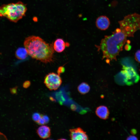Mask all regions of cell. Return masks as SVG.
I'll return each instance as SVG.
<instances>
[{"label": "cell", "mask_w": 140, "mask_h": 140, "mask_svg": "<svg viewBox=\"0 0 140 140\" xmlns=\"http://www.w3.org/2000/svg\"><path fill=\"white\" fill-rule=\"evenodd\" d=\"M127 37L125 31L119 28H117L111 35L105 36L101 40L97 47L102 52V59H105L107 63L116 60V57L122 50Z\"/></svg>", "instance_id": "1"}, {"label": "cell", "mask_w": 140, "mask_h": 140, "mask_svg": "<svg viewBox=\"0 0 140 140\" xmlns=\"http://www.w3.org/2000/svg\"><path fill=\"white\" fill-rule=\"evenodd\" d=\"M24 45L28 54L32 58L45 63L53 61V45L46 43L40 37L29 36L25 39Z\"/></svg>", "instance_id": "2"}, {"label": "cell", "mask_w": 140, "mask_h": 140, "mask_svg": "<svg viewBox=\"0 0 140 140\" xmlns=\"http://www.w3.org/2000/svg\"><path fill=\"white\" fill-rule=\"evenodd\" d=\"M27 10L26 5L21 1L4 4L0 6V17L16 23L25 16Z\"/></svg>", "instance_id": "3"}, {"label": "cell", "mask_w": 140, "mask_h": 140, "mask_svg": "<svg viewBox=\"0 0 140 140\" xmlns=\"http://www.w3.org/2000/svg\"><path fill=\"white\" fill-rule=\"evenodd\" d=\"M118 23L120 27L127 32L128 37H133L135 33L140 30V14L134 13L128 15Z\"/></svg>", "instance_id": "4"}, {"label": "cell", "mask_w": 140, "mask_h": 140, "mask_svg": "<svg viewBox=\"0 0 140 140\" xmlns=\"http://www.w3.org/2000/svg\"><path fill=\"white\" fill-rule=\"evenodd\" d=\"M122 68L125 84L130 85L138 81L140 79L139 76L133 67L123 65Z\"/></svg>", "instance_id": "5"}, {"label": "cell", "mask_w": 140, "mask_h": 140, "mask_svg": "<svg viewBox=\"0 0 140 140\" xmlns=\"http://www.w3.org/2000/svg\"><path fill=\"white\" fill-rule=\"evenodd\" d=\"M62 80L60 75L53 72L48 73L45 76L44 83L50 90H55L61 85Z\"/></svg>", "instance_id": "6"}, {"label": "cell", "mask_w": 140, "mask_h": 140, "mask_svg": "<svg viewBox=\"0 0 140 140\" xmlns=\"http://www.w3.org/2000/svg\"><path fill=\"white\" fill-rule=\"evenodd\" d=\"M70 136L72 140H87L88 139V136L82 128H77L69 130Z\"/></svg>", "instance_id": "7"}, {"label": "cell", "mask_w": 140, "mask_h": 140, "mask_svg": "<svg viewBox=\"0 0 140 140\" xmlns=\"http://www.w3.org/2000/svg\"><path fill=\"white\" fill-rule=\"evenodd\" d=\"M96 24L99 29L104 30H107L109 27L110 21L108 18L105 16H100L97 19Z\"/></svg>", "instance_id": "8"}, {"label": "cell", "mask_w": 140, "mask_h": 140, "mask_svg": "<svg viewBox=\"0 0 140 140\" xmlns=\"http://www.w3.org/2000/svg\"><path fill=\"white\" fill-rule=\"evenodd\" d=\"M96 115L100 118L106 120L109 115V111L107 107L104 106H100L97 107L95 110Z\"/></svg>", "instance_id": "9"}, {"label": "cell", "mask_w": 140, "mask_h": 140, "mask_svg": "<svg viewBox=\"0 0 140 140\" xmlns=\"http://www.w3.org/2000/svg\"><path fill=\"white\" fill-rule=\"evenodd\" d=\"M37 133L41 138L45 139L50 137L51 135V130L48 126L42 125L37 129Z\"/></svg>", "instance_id": "10"}, {"label": "cell", "mask_w": 140, "mask_h": 140, "mask_svg": "<svg viewBox=\"0 0 140 140\" xmlns=\"http://www.w3.org/2000/svg\"><path fill=\"white\" fill-rule=\"evenodd\" d=\"M53 45L54 50L58 53H60L63 51L66 46V43L61 38L56 39Z\"/></svg>", "instance_id": "11"}, {"label": "cell", "mask_w": 140, "mask_h": 140, "mask_svg": "<svg viewBox=\"0 0 140 140\" xmlns=\"http://www.w3.org/2000/svg\"><path fill=\"white\" fill-rule=\"evenodd\" d=\"M28 55L25 48L20 47L18 48L15 52L16 57L18 59L23 60L25 59Z\"/></svg>", "instance_id": "12"}, {"label": "cell", "mask_w": 140, "mask_h": 140, "mask_svg": "<svg viewBox=\"0 0 140 140\" xmlns=\"http://www.w3.org/2000/svg\"><path fill=\"white\" fill-rule=\"evenodd\" d=\"M90 87L87 83L83 82L80 83L78 87L79 92L82 94H85L89 92Z\"/></svg>", "instance_id": "13"}, {"label": "cell", "mask_w": 140, "mask_h": 140, "mask_svg": "<svg viewBox=\"0 0 140 140\" xmlns=\"http://www.w3.org/2000/svg\"><path fill=\"white\" fill-rule=\"evenodd\" d=\"M124 77V74L122 71L117 74L115 76V80L118 84L121 85L125 84Z\"/></svg>", "instance_id": "14"}, {"label": "cell", "mask_w": 140, "mask_h": 140, "mask_svg": "<svg viewBox=\"0 0 140 140\" xmlns=\"http://www.w3.org/2000/svg\"><path fill=\"white\" fill-rule=\"evenodd\" d=\"M41 116L39 114L35 113L33 115L32 118L34 121L37 122L41 118Z\"/></svg>", "instance_id": "15"}, {"label": "cell", "mask_w": 140, "mask_h": 140, "mask_svg": "<svg viewBox=\"0 0 140 140\" xmlns=\"http://www.w3.org/2000/svg\"><path fill=\"white\" fill-rule=\"evenodd\" d=\"M135 56L136 61L140 63V50H138L136 52Z\"/></svg>", "instance_id": "16"}, {"label": "cell", "mask_w": 140, "mask_h": 140, "mask_svg": "<svg viewBox=\"0 0 140 140\" xmlns=\"http://www.w3.org/2000/svg\"><path fill=\"white\" fill-rule=\"evenodd\" d=\"M65 71V69L63 66H60L58 68L57 72L58 74L60 75V74L63 73Z\"/></svg>", "instance_id": "17"}, {"label": "cell", "mask_w": 140, "mask_h": 140, "mask_svg": "<svg viewBox=\"0 0 140 140\" xmlns=\"http://www.w3.org/2000/svg\"><path fill=\"white\" fill-rule=\"evenodd\" d=\"M30 82L29 81H27L24 83L23 86L24 88H26L30 86Z\"/></svg>", "instance_id": "18"}, {"label": "cell", "mask_w": 140, "mask_h": 140, "mask_svg": "<svg viewBox=\"0 0 140 140\" xmlns=\"http://www.w3.org/2000/svg\"><path fill=\"white\" fill-rule=\"evenodd\" d=\"M37 122L39 124H43L45 123V122L43 119V118L41 117V118L38 120Z\"/></svg>", "instance_id": "19"}, {"label": "cell", "mask_w": 140, "mask_h": 140, "mask_svg": "<svg viewBox=\"0 0 140 140\" xmlns=\"http://www.w3.org/2000/svg\"><path fill=\"white\" fill-rule=\"evenodd\" d=\"M137 137L134 136H130L128 137L127 138V140H137Z\"/></svg>", "instance_id": "20"}, {"label": "cell", "mask_w": 140, "mask_h": 140, "mask_svg": "<svg viewBox=\"0 0 140 140\" xmlns=\"http://www.w3.org/2000/svg\"><path fill=\"white\" fill-rule=\"evenodd\" d=\"M42 118L44 119L45 123H47L49 121V118L47 116L44 115L43 116H41Z\"/></svg>", "instance_id": "21"}, {"label": "cell", "mask_w": 140, "mask_h": 140, "mask_svg": "<svg viewBox=\"0 0 140 140\" xmlns=\"http://www.w3.org/2000/svg\"><path fill=\"white\" fill-rule=\"evenodd\" d=\"M7 139L6 137L3 134L0 132V139Z\"/></svg>", "instance_id": "22"}, {"label": "cell", "mask_w": 140, "mask_h": 140, "mask_svg": "<svg viewBox=\"0 0 140 140\" xmlns=\"http://www.w3.org/2000/svg\"><path fill=\"white\" fill-rule=\"evenodd\" d=\"M128 45V44L126 45L125 46L126 47H125V49L127 50H129L131 47V46L130 45Z\"/></svg>", "instance_id": "23"}, {"label": "cell", "mask_w": 140, "mask_h": 140, "mask_svg": "<svg viewBox=\"0 0 140 140\" xmlns=\"http://www.w3.org/2000/svg\"><path fill=\"white\" fill-rule=\"evenodd\" d=\"M16 90L15 88H13L11 89L10 91L11 92L14 93V92H15Z\"/></svg>", "instance_id": "24"}, {"label": "cell", "mask_w": 140, "mask_h": 140, "mask_svg": "<svg viewBox=\"0 0 140 140\" xmlns=\"http://www.w3.org/2000/svg\"></svg>", "instance_id": "25"}]
</instances>
